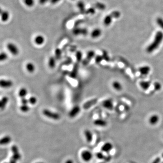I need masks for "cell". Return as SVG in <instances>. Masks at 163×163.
<instances>
[{
	"label": "cell",
	"instance_id": "7c38bea8",
	"mask_svg": "<svg viewBox=\"0 0 163 163\" xmlns=\"http://www.w3.org/2000/svg\"><path fill=\"white\" fill-rule=\"evenodd\" d=\"M34 42L37 45H42L45 42L44 37L42 35H38L35 38Z\"/></svg>",
	"mask_w": 163,
	"mask_h": 163
},
{
	"label": "cell",
	"instance_id": "4316f807",
	"mask_svg": "<svg viewBox=\"0 0 163 163\" xmlns=\"http://www.w3.org/2000/svg\"><path fill=\"white\" fill-rule=\"evenodd\" d=\"M8 58V54L5 52H2L0 53V62L5 61Z\"/></svg>",
	"mask_w": 163,
	"mask_h": 163
},
{
	"label": "cell",
	"instance_id": "4fadbf2b",
	"mask_svg": "<svg viewBox=\"0 0 163 163\" xmlns=\"http://www.w3.org/2000/svg\"><path fill=\"white\" fill-rule=\"evenodd\" d=\"M9 102V98L7 97H3L0 99V110L5 109Z\"/></svg>",
	"mask_w": 163,
	"mask_h": 163
},
{
	"label": "cell",
	"instance_id": "5bb4252c",
	"mask_svg": "<svg viewBox=\"0 0 163 163\" xmlns=\"http://www.w3.org/2000/svg\"><path fill=\"white\" fill-rule=\"evenodd\" d=\"M93 124L95 126H98L105 127L106 126H107V122L106 121H105L103 119H97L94 121Z\"/></svg>",
	"mask_w": 163,
	"mask_h": 163
},
{
	"label": "cell",
	"instance_id": "30bf717a",
	"mask_svg": "<svg viewBox=\"0 0 163 163\" xmlns=\"http://www.w3.org/2000/svg\"><path fill=\"white\" fill-rule=\"evenodd\" d=\"M88 30L86 29H81V28H75L72 30V33L75 35H86L88 34Z\"/></svg>",
	"mask_w": 163,
	"mask_h": 163
},
{
	"label": "cell",
	"instance_id": "8fae6325",
	"mask_svg": "<svg viewBox=\"0 0 163 163\" xmlns=\"http://www.w3.org/2000/svg\"><path fill=\"white\" fill-rule=\"evenodd\" d=\"M150 68L148 66H144L139 68V71L142 75L146 76L148 74L150 71Z\"/></svg>",
	"mask_w": 163,
	"mask_h": 163
},
{
	"label": "cell",
	"instance_id": "681fc988",
	"mask_svg": "<svg viewBox=\"0 0 163 163\" xmlns=\"http://www.w3.org/2000/svg\"><path fill=\"white\" fill-rule=\"evenodd\" d=\"M65 163H74V162L72 159H68V160L66 161Z\"/></svg>",
	"mask_w": 163,
	"mask_h": 163
},
{
	"label": "cell",
	"instance_id": "e575fe53",
	"mask_svg": "<svg viewBox=\"0 0 163 163\" xmlns=\"http://www.w3.org/2000/svg\"><path fill=\"white\" fill-rule=\"evenodd\" d=\"M154 89L156 91H159L162 88V85L160 83L156 81L154 83Z\"/></svg>",
	"mask_w": 163,
	"mask_h": 163
},
{
	"label": "cell",
	"instance_id": "ac0fdd59",
	"mask_svg": "<svg viewBox=\"0 0 163 163\" xmlns=\"http://www.w3.org/2000/svg\"><path fill=\"white\" fill-rule=\"evenodd\" d=\"M159 118L157 115H156V114L153 115L149 118V124H151V125H155L159 121Z\"/></svg>",
	"mask_w": 163,
	"mask_h": 163
},
{
	"label": "cell",
	"instance_id": "9c48e42d",
	"mask_svg": "<svg viewBox=\"0 0 163 163\" xmlns=\"http://www.w3.org/2000/svg\"><path fill=\"white\" fill-rule=\"evenodd\" d=\"M113 149V145L110 142H106L101 147V150L103 152L108 153Z\"/></svg>",
	"mask_w": 163,
	"mask_h": 163
},
{
	"label": "cell",
	"instance_id": "816d5d0a",
	"mask_svg": "<svg viewBox=\"0 0 163 163\" xmlns=\"http://www.w3.org/2000/svg\"><path fill=\"white\" fill-rule=\"evenodd\" d=\"M106 163L105 162H100V163Z\"/></svg>",
	"mask_w": 163,
	"mask_h": 163
},
{
	"label": "cell",
	"instance_id": "8992f818",
	"mask_svg": "<svg viewBox=\"0 0 163 163\" xmlns=\"http://www.w3.org/2000/svg\"><path fill=\"white\" fill-rule=\"evenodd\" d=\"M12 151L13 153L12 158L16 161L19 160L21 158V155L19 153V149L17 146L15 145H13L12 147Z\"/></svg>",
	"mask_w": 163,
	"mask_h": 163
},
{
	"label": "cell",
	"instance_id": "6da1fadb",
	"mask_svg": "<svg viewBox=\"0 0 163 163\" xmlns=\"http://www.w3.org/2000/svg\"><path fill=\"white\" fill-rule=\"evenodd\" d=\"M163 40V33L158 31L156 33L153 41L146 48V51L148 53H152L158 49Z\"/></svg>",
	"mask_w": 163,
	"mask_h": 163
},
{
	"label": "cell",
	"instance_id": "f6af8a7d",
	"mask_svg": "<svg viewBox=\"0 0 163 163\" xmlns=\"http://www.w3.org/2000/svg\"><path fill=\"white\" fill-rule=\"evenodd\" d=\"M161 163V158L159 157H156V158L153 161L152 163Z\"/></svg>",
	"mask_w": 163,
	"mask_h": 163
},
{
	"label": "cell",
	"instance_id": "7dc6e473",
	"mask_svg": "<svg viewBox=\"0 0 163 163\" xmlns=\"http://www.w3.org/2000/svg\"><path fill=\"white\" fill-rule=\"evenodd\" d=\"M49 0H39V3L41 4H44L45 3H46Z\"/></svg>",
	"mask_w": 163,
	"mask_h": 163
},
{
	"label": "cell",
	"instance_id": "7402d4cb",
	"mask_svg": "<svg viewBox=\"0 0 163 163\" xmlns=\"http://www.w3.org/2000/svg\"><path fill=\"white\" fill-rule=\"evenodd\" d=\"M27 94H28V90L25 88H22L19 90L18 95L19 97L21 98H26V96L27 95Z\"/></svg>",
	"mask_w": 163,
	"mask_h": 163
},
{
	"label": "cell",
	"instance_id": "7a4b0ae2",
	"mask_svg": "<svg viewBox=\"0 0 163 163\" xmlns=\"http://www.w3.org/2000/svg\"><path fill=\"white\" fill-rule=\"evenodd\" d=\"M42 113L45 117L54 120H58L60 118V114L56 112H53L48 109H44L42 111Z\"/></svg>",
	"mask_w": 163,
	"mask_h": 163
},
{
	"label": "cell",
	"instance_id": "d6a6232c",
	"mask_svg": "<svg viewBox=\"0 0 163 163\" xmlns=\"http://www.w3.org/2000/svg\"><path fill=\"white\" fill-rule=\"evenodd\" d=\"M24 3L29 7H31L34 5L35 1L34 0H23Z\"/></svg>",
	"mask_w": 163,
	"mask_h": 163
},
{
	"label": "cell",
	"instance_id": "ffe728a7",
	"mask_svg": "<svg viewBox=\"0 0 163 163\" xmlns=\"http://www.w3.org/2000/svg\"><path fill=\"white\" fill-rule=\"evenodd\" d=\"M151 84L149 81H140V87L144 90H147L149 89L150 86Z\"/></svg>",
	"mask_w": 163,
	"mask_h": 163
},
{
	"label": "cell",
	"instance_id": "83f0119b",
	"mask_svg": "<svg viewBox=\"0 0 163 163\" xmlns=\"http://www.w3.org/2000/svg\"><path fill=\"white\" fill-rule=\"evenodd\" d=\"M95 55V53L93 50H90L88 52L87 55L86 59L87 61H89L91 60L92 58L94 57Z\"/></svg>",
	"mask_w": 163,
	"mask_h": 163
},
{
	"label": "cell",
	"instance_id": "d590c367",
	"mask_svg": "<svg viewBox=\"0 0 163 163\" xmlns=\"http://www.w3.org/2000/svg\"><path fill=\"white\" fill-rule=\"evenodd\" d=\"M96 156L97 157V158L100 159V160H104V159L105 158V155L103 154V152H98L97 154H96Z\"/></svg>",
	"mask_w": 163,
	"mask_h": 163
},
{
	"label": "cell",
	"instance_id": "1f68e13d",
	"mask_svg": "<svg viewBox=\"0 0 163 163\" xmlns=\"http://www.w3.org/2000/svg\"><path fill=\"white\" fill-rule=\"evenodd\" d=\"M95 7L98 9L103 10L106 8V6L102 3H97L95 4Z\"/></svg>",
	"mask_w": 163,
	"mask_h": 163
},
{
	"label": "cell",
	"instance_id": "bcb514c9",
	"mask_svg": "<svg viewBox=\"0 0 163 163\" xmlns=\"http://www.w3.org/2000/svg\"><path fill=\"white\" fill-rule=\"evenodd\" d=\"M60 1V0H50V3H51L52 4H55L59 2Z\"/></svg>",
	"mask_w": 163,
	"mask_h": 163
},
{
	"label": "cell",
	"instance_id": "c3c4849f",
	"mask_svg": "<svg viewBox=\"0 0 163 163\" xmlns=\"http://www.w3.org/2000/svg\"><path fill=\"white\" fill-rule=\"evenodd\" d=\"M9 163H16V160H15L14 158H12L11 159H10V162H9Z\"/></svg>",
	"mask_w": 163,
	"mask_h": 163
},
{
	"label": "cell",
	"instance_id": "11a10c76",
	"mask_svg": "<svg viewBox=\"0 0 163 163\" xmlns=\"http://www.w3.org/2000/svg\"><path fill=\"white\" fill-rule=\"evenodd\" d=\"M160 163H163V161H162V162H161Z\"/></svg>",
	"mask_w": 163,
	"mask_h": 163
},
{
	"label": "cell",
	"instance_id": "484cf974",
	"mask_svg": "<svg viewBox=\"0 0 163 163\" xmlns=\"http://www.w3.org/2000/svg\"><path fill=\"white\" fill-rule=\"evenodd\" d=\"M112 17H113L112 16L111 14H110V15H108L105 17L104 19V21H103V23H104V24L105 25V26H109L111 23H112Z\"/></svg>",
	"mask_w": 163,
	"mask_h": 163
},
{
	"label": "cell",
	"instance_id": "7bdbcfd3",
	"mask_svg": "<svg viewBox=\"0 0 163 163\" xmlns=\"http://www.w3.org/2000/svg\"><path fill=\"white\" fill-rule=\"evenodd\" d=\"M112 158V156L111 155H108L107 156H105V158L104 159V162L106 163L109 162L111 160Z\"/></svg>",
	"mask_w": 163,
	"mask_h": 163
},
{
	"label": "cell",
	"instance_id": "836d02e7",
	"mask_svg": "<svg viewBox=\"0 0 163 163\" xmlns=\"http://www.w3.org/2000/svg\"><path fill=\"white\" fill-rule=\"evenodd\" d=\"M78 66L77 65H75L72 71V72L71 73V76L72 77H75L77 76V70H78Z\"/></svg>",
	"mask_w": 163,
	"mask_h": 163
},
{
	"label": "cell",
	"instance_id": "e0dca14e",
	"mask_svg": "<svg viewBox=\"0 0 163 163\" xmlns=\"http://www.w3.org/2000/svg\"><path fill=\"white\" fill-rule=\"evenodd\" d=\"M12 141V138L9 135H6L0 139V145H4L9 144Z\"/></svg>",
	"mask_w": 163,
	"mask_h": 163
},
{
	"label": "cell",
	"instance_id": "b9f144b4",
	"mask_svg": "<svg viewBox=\"0 0 163 163\" xmlns=\"http://www.w3.org/2000/svg\"><path fill=\"white\" fill-rule=\"evenodd\" d=\"M103 58V59H105V60L107 61L109 60V57L108 56L107 52L106 51H104L103 53V55H102Z\"/></svg>",
	"mask_w": 163,
	"mask_h": 163
},
{
	"label": "cell",
	"instance_id": "8d00e7d4",
	"mask_svg": "<svg viewBox=\"0 0 163 163\" xmlns=\"http://www.w3.org/2000/svg\"><path fill=\"white\" fill-rule=\"evenodd\" d=\"M61 51L59 49H57L55 51V58L56 59H59L61 56Z\"/></svg>",
	"mask_w": 163,
	"mask_h": 163
},
{
	"label": "cell",
	"instance_id": "44dd1931",
	"mask_svg": "<svg viewBox=\"0 0 163 163\" xmlns=\"http://www.w3.org/2000/svg\"><path fill=\"white\" fill-rule=\"evenodd\" d=\"M56 58L52 56L49 58L48 61V65L49 67L51 68H54L56 66Z\"/></svg>",
	"mask_w": 163,
	"mask_h": 163
},
{
	"label": "cell",
	"instance_id": "ee69618b",
	"mask_svg": "<svg viewBox=\"0 0 163 163\" xmlns=\"http://www.w3.org/2000/svg\"><path fill=\"white\" fill-rule=\"evenodd\" d=\"M21 103L22 105H26V104H28V103H29V100L26 98H21Z\"/></svg>",
	"mask_w": 163,
	"mask_h": 163
},
{
	"label": "cell",
	"instance_id": "2e32d148",
	"mask_svg": "<svg viewBox=\"0 0 163 163\" xmlns=\"http://www.w3.org/2000/svg\"><path fill=\"white\" fill-rule=\"evenodd\" d=\"M102 30H101L100 29L98 28L95 29L91 33V37L93 39H97L100 36L102 35Z\"/></svg>",
	"mask_w": 163,
	"mask_h": 163
},
{
	"label": "cell",
	"instance_id": "603a6c76",
	"mask_svg": "<svg viewBox=\"0 0 163 163\" xmlns=\"http://www.w3.org/2000/svg\"><path fill=\"white\" fill-rule=\"evenodd\" d=\"M1 20L3 22L7 21L9 18V13L7 11H3V13L1 15Z\"/></svg>",
	"mask_w": 163,
	"mask_h": 163
},
{
	"label": "cell",
	"instance_id": "ba28073f",
	"mask_svg": "<svg viewBox=\"0 0 163 163\" xmlns=\"http://www.w3.org/2000/svg\"><path fill=\"white\" fill-rule=\"evenodd\" d=\"M102 104H103V107L107 109L112 110L113 109V107H114L112 99H108L104 101L103 102Z\"/></svg>",
	"mask_w": 163,
	"mask_h": 163
},
{
	"label": "cell",
	"instance_id": "d6986e66",
	"mask_svg": "<svg viewBox=\"0 0 163 163\" xmlns=\"http://www.w3.org/2000/svg\"><path fill=\"white\" fill-rule=\"evenodd\" d=\"M26 68L28 72L33 73L35 71V66L33 63L29 62L26 64Z\"/></svg>",
	"mask_w": 163,
	"mask_h": 163
},
{
	"label": "cell",
	"instance_id": "74e56055",
	"mask_svg": "<svg viewBox=\"0 0 163 163\" xmlns=\"http://www.w3.org/2000/svg\"><path fill=\"white\" fill-rule=\"evenodd\" d=\"M76 58H77V60L78 62H80L82 59V57H83V54L81 51H78L77 52L76 54Z\"/></svg>",
	"mask_w": 163,
	"mask_h": 163
},
{
	"label": "cell",
	"instance_id": "f1b7e54d",
	"mask_svg": "<svg viewBox=\"0 0 163 163\" xmlns=\"http://www.w3.org/2000/svg\"><path fill=\"white\" fill-rule=\"evenodd\" d=\"M20 110L21 112H24V113H26L30 111V107L28 106V104H26V105H22V104L21 106L20 107Z\"/></svg>",
	"mask_w": 163,
	"mask_h": 163
},
{
	"label": "cell",
	"instance_id": "4dcf8cb0",
	"mask_svg": "<svg viewBox=\"0 0 163 163\" xmlns=\"http://www.w3.org/2000/svg\"><path fill=\"white\" fill-rule=\"evenodd\" d=\"M29 103L31 105H35L37 103V98L35 96H31L28 99Z\"/></svg>",
	"mask_w": 163,
	"mask_h": 163
},
{
	"label": "cell",
	"instance_id": "cb8c5ba5",
	"mask_svg": "<svg viewBox=\"0 0 163 163\" xmlns=\"http://www.w3.org/2000/svg\"><path fill=\"white\" fill-rule=\"evenodd\" d=\"M112 87L117 91H121L122 89V86L121 84L117 81H113L112 84Z\"/></svg>",
	"mask_w": 163,
	"mask_h": 163
},
{
	"label": "cell",
	"instance_id": "60d3db41",
	"mask_svg": "<svg viewBox=\"0 0 163 163\" xmlns=\"http://www.w3.org/2000/svg\"><path fill=\"white\" fill-rule=\"evenodd\" d=\"M157 23L158 26H160L163 30V19L161 18H158V19L157 20Z\"/></svg>",
	"mask_w": 163,
	"mask_h": 163
},
{
	"label": "cell",
	"instance_id": "f907efd6",
	"mask_svg": "<svg viewBox=\"0 0 163 163\" xmlns=\"http://www.w3.org/2000/svg\"><path fill=\"white\" fill-rule=\"evenodd\" d=\"M3 9L0 7V15L3 13Z\"/></svg>",
	"mask_w": 163,
	"mask_h": 163
},
{
	"label": "cell",
	"instance_id": "5b68a950",
	"mask_svg": "<svg viewBox=\"0 0 163 163\" xmlns=\"http://www.w3.org/2000/svg\"><path fill=\"white\" fill-rule=\"evenodd\" d=\"M13 85V81L10 79H0V88L9 89Z\"/></svg>",
	"mask_w": 163,
	"mask_h": 163
},
{
	"label": "cell",
	"instance_id": "f546056e",
	"mask_svg": "<svg viewBox=\"0 0 163 163\" xmlns=\"http://www.w3.org/2000/svg\"><path fill=\"white\" fill-rule=\"evenodd\" d=\"M96 103V99H93L92 100L89 101V102H87L84 104V107L85 108H88L89 107H90L92 106H93V104H94Z\"/></svg>",
	"mask_w": 163,
	"mask_h": 163
},
{
	"label": "cell",
	"instance_id": "d4e9b609",
	"mask_svg": "<svg viewBox=\"0 0 163 163\" xmlns=\"http://www.w3.org/2000/svg\"><path fill=\"white\" fill-rule=\"evenodd\" d=\"M77 7L79 8L80 11L82 14H84L85 13L86 10H85V7L84 3L82 1H79L77 3Z\"/></svg>",
	"mask_w": 163,
	"mask_h": 163
},
{
	"label": "cell",
	"instance_id": "f5cc1de1",
	"mask_svg": "<svg viewBox=\"0 0 163 163\" xmlns=\"http://www.w3.org/2000/svg\"><path fill=\"white\" fill-rule=\"evenodd\" d=\"M162 157L163 158V153H162Z\"/></svg>",
	"mask_w": 163,
	"mask_h": 163
},
{
	"label": "cell",
	"instance_id": "db71d44e",
	"mask_svg": "<svg viewBox=\"0 0 163 163\" xmlns=\"http://www.w3.org/2000/svg\"><path fill=\"white\" fill-rule=\"evenodd\" d=\"M43 163V162H38V163Z\"/></svg>",
	"mask_w": 163,
	"mask_h": 163
},
{
	"label": "cell",
	"instance_id": "3957f363",
	"mask_svg": "<svg viewBox=\"0 0 163 163\" xmlns=\"http://www.w3.org/2000/svg\"><path fill=\"white\" fill-rule=\"evenodd\" d=\"M7 49H8V51L12 55L16 56L19 54V48L15 44H13L12 43H9L7 44Z\"/></svg>",
	"mask_w": 163,
	"mask_h": 163
},
{
	"label": "cell",
	"instance_id": "f35d334b",
	"mask_svg": "<svg viewBox=\"0 0 163 163\" xmlns=\"http://www.w3.org/2000/svg\"><path fill=\"white\" fill-rule=\"evenodd\" d=\"M95 13V9L94 7H90L86 11L85 13L86 14H91L92 15H93Z\"/></svg>",
	"mask_w": 163,
	"mask_h": 163
},
{
	"label": "cell",
	"instance_id": "ab89813d",
	"mask_svg": "<svg viewBox=\"0 0 163 163\" xmlns=\"http://www.w3.org/2000/svg\"><path fill=\"white\" fill-rule=\"evenodd\" d=\"M103 58L102 55H98L95 57V62L97 63H100L103 60Z\"/></svg>",
	"mask_w": 163,
	"mask_h": 163
},
{
	"label": "cell",
	"instance_id": "9a60e30c",
	"mask_svg": "<svg viewBox=\"0 0 163 163\" xmlns=\"http://www.w3.org/2000/svg\"><path fill=\"white\" fill-rule=\"evenodd\" d=\"M84 135L87 141L91 143L93 140V134L90 130H86L84 131Z\"/></svg>",
	"mask_w": 163,
	"mask_h": 163
},
{
	"label": "cell",
	"instance_id": "277c9868",
	"mask_svg": "<svg viewBox=\"0 0 163 163\" xmlns=\"http://www.w3.org/2000/svg\"><path fill=\"white\" fill-rule=\"evenodd\" d=\"M81 155L82 159L86 162L90 161L93 157V154L92 152L87 150L82 152Z\"/></svg>",
	"mask_w": 163,
	"mask_h": 163
},
{
	"label": "cell",
	"instance_id": "52a82bcc",
	"mask_svg": "<svg viewBox=\"0 0 163 163\" xmlns=\"http://www.w3.org/2000/svg\"><path fill=\"white\" fill-rule=\"evenodd\" d=\"M81 111V108L78 105H76L72 108L70 110V112L68 113V116L71 118H74L76 117L78 114H79Z\"/></svg>",
	"mask_w": 163,
	"mask_h": 163
}]
</instances>
